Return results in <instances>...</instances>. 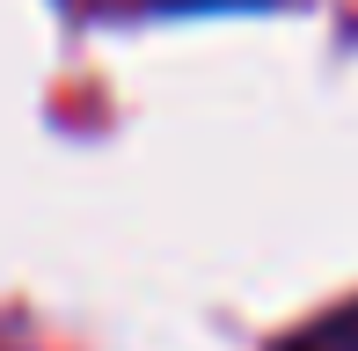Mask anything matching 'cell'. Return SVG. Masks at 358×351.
Listing matches in <instances>:
<instances>
[{
	"mask_svg": "<svg viewBox=\"0 0 358 351\" xmlns=\"http://www.w3.org/2000/svg\"><path fill=\"white\" fill-rule=\"evenodd\" d=\"M285 351H358V300H344L336 315H322L315 329H300Z\"/></svg>",
	"mask_w": 358,
	"mask_h": 351,
	"instance_id": "6da1fadb",
	"label": "cell"
},
{
	"mask_svg": "<svg viewBox=\"0 0 358 351\" xmlns=\"http://www.w3.org/2000/svg\"><path fill=\"white\" fill-rule=\"evenodd\" d=\"M161 8H264V0H161Z\"/></svg>",
	"mask_w": 358,
	"mask_h": 351,
	"instance_id": "7a4b0ae2",
	"label": "cell"
}]
</instances>
